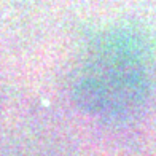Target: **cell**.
Instances as JSON below:
<instances>
[{"label":"cell","instance_id":"1","mask_svg":"<svg viewBox=\"0 0 156 156\" xmlns=\"http://www.w3.org/2000/svg\"><path fill=\"white\" fill-rule=\"evenodd\" d=\"M148 93L147 75L134 40L112 34L91 48L73 84V99L88 115L115 119L131 115Z\"/></svg>","mask_w":156,"mask_h":156}]
</instances>
